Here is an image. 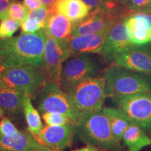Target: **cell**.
I'll list each match as a JSON object with an SVG mask.
<instances>
[{
	"label": "cell",
	"instance_id": "cell-1",
	"mask_svg": "<svg viewBox=\"0 0 151 151\" xmlns=\"http://www.w3.org/2000/svg\"><path fill=\"white\" fill-rule=\"evenodd\" d=\"M47 36L43 29L33 34L0 39V68L30 65L42 67Z\"/></svg>",
	"mask_w": 151,
	"mask_h": 151
},
{
	"label": "cell",
	"instance_id": "cell-2",
	"mask_svg": "<svg viewBox=\"0 0 151 151\" xmlns=\"http://www.w3.org/2000/svg\"><path fill=\"white\" fill-rule=\"evenodd\" d=\"M76 134L86 145L104 151H125L113 134L108 118L101 110L86 115L76 124Z\"/></svg>",
	"mask_w": 151,
	"mask_h": 151
},
{
	"label": "cell",
	"instance_id": "cell-3",
	"mask_svg": "<svg viewBox=\"0 0 151 151\" xmlns=\"http://www.w3.org/2000/svg\"><path fill=\"white\" fill-rule=\"evenodd\" d=\"M107 96H120L151 92L150 74L137 72L111 63L104 71Z\"/></svg>",
	"mask_w": 151,
	"mask_h": 151
},
{
	"label": "cell",
	"instance_id": "cell-4",
	"mask_svg": "<svg viewBox=\"0 0 151 151\" xmlns=\"http://www.w3.org/2000/svg\"><path fill=\"white\" fill-rule=\"evenodd\" d=\"M81 119L103 108L107 97L104 76H92L76 85L67 92Z\"/></svg>",
	"mask_w": 151,
	"mask_h": 151
},
{
	"label": "cell",
	"instance_id": "cell-5",
	"mask_svg": "<svg viewBox=\"0 0 151 151\" xmlns=\"http://www.w3.org/2000/svg\"><path fill=\"white\" fill-rule=\"evenodd\" d=\"M5 87L20 90L31 98H35L48 82L42 67L25 65L6 68L2 70Z\"/></svg>",
	"mask_w": 151,
	"mask_h": 151
},
{
	"label": "cell",
	"instance_id": "cell-6",
	"mask_svg": "<svg viewBox=\"0 0 151 151\" xmlns=\"http://www.w3.org/2000/svg\"><path fill=\"white\" fill-rule=\"evenodd\" d=\"M37 98L38 109L41 113H62L69 117L76 125L80 121V116L75 110L69 94L60 84L52 81L47 82Z\"/></svg>",
	"mask_w": 151,
	"mask_h": 151
},
{
	"label": "cell",
	"instance_id": "cell-7",
	"mask_svg": "<svg viewBox=\"0 0 151 151\" xmlns=\"http://www.w3.org/2000/svg\"><path fill=\"white\" fill-rule=\"evenodd\" d=\"M72 56L66 60L60 77V86L67 92L82 81L97 76L101 68L99 62L90 54Z\"/></svg>",
	"mask_w": 151,
	"mask_h": 151
},
{
	"label": "cell",
	"instance_id": "cell-8",
	"mask_svg": "<svg viewBox=\"0 0 151 151\" xmlns=\"http://www.w3.org/2000/svg\"><path fill=\"white\" fill-rule=\"evenodd\" d=\"M113 99L131 121L149 133L151 126V92L120 96Z\"/></svg>",
	"mask_w": 151,
	"mask_h": 151
},
{
	"label": "cell",
	"instance_id": "cell-9",
	"mask_svg": "<svg viewBox=\"0 0 151 151\" xmlns=\"http://www.w3.org/2000/svg\"><path fill=\"white\" fill-rule=\"evenodd\" d=\"M67 43L58 42L47 36L42 69L48 81L60 84L63 63L71 57Z\"/></svg>",
	"mask_w": 151,
	"mask_h": 151
},
{
	"label": "cell",
	"instance_id": "cell-10",
	"mask_svg": "<svg viewBox=\"0 0 151 151\" xmlns=\"http://www.w3.org/2000/svg\"><path fill=\"white\" fill-rule=\"evenodd\" d=\"M124 19L118 20L107 34L100 54L106 62L113 63L120 55L135 46L131 42L128 36Z\"/></svg>",
	"mask_w": 151,
	"mask_h": 151
},
{
	"label": "cell",
	"instance_id": "cell-11",
	"mask_svg": "<svg viewBox=\"0 0 151 151\" xmlns=\"http://www.w3.org/2000/svg\"><path fill=\"white\" fill-rule=\"evenodd\" d=\"M76 134V125L70 123L64 125H46L36 138L43 146L60 151L69 148Z\"/></svg>",
	"mask_w": 151,
	"mask_h": 151
},
{
	"label": "cell",
	"instance_id": "cell-12",
	"mask_svg": "<svg viewBox=\"0 0 151 151\" xmlns=\"http://www.w3.org/2000/svg\"><path fill=\"white\" fill-rule=\"evenodd\" d=\"M137 72L151 73V43L134 46L118 57L113 62Z\"/></svg>",
	"mask_w": 151,
	"mask_h": 151
},
{
	"label": "cell",
	"instance_id": "cell-13",
	"mask_svg": "<svg viewBox=\"0 0 151 151\" xmlns=\"http://www.w3.org/2000/svg\"><path fill=\"white\" fill-rule=\"evenodd\" d=\"M118 20L120 19L105 11L99 9L92 10L86 18L74 24L71 37L109 31Z\"/></svg>",
	"mask_w": 151,
	"mask_h": 151
},
{
	"label": "cell",
	"instance_id": "cell-14",
	"mask_svg": "<svg viewBox=\"0 0 151 151\" xmlns=\"http://www.w3.org/2000/svg\"><path fill=\"white\" fill-rule=\"evenodd\" d=\"M130 41L135 46L151 43V22L148 14L137 13L124 19Z\"/></svg>",
	"mask_w": 151,
	"mask_h": 151
},
{
	"label": "cell",
	"instance_id": "cell-15",
	"mask_svg": "<svg viewBox=\"0 0 151 151\" xmlns=\"http://www.w3.org/2000/svg\"><path fill=\"white\" fill-rule=\"evenodd\" d=\"M108 32L109 31L71 37L67 43L71 56L81 54L100 55Z\"/></svg>",
	"mask_w": 151,
	"mask_h": 151
},
{
	"label": "cell",
	"instance_id": "cell-16",
	"mask_svg": "<svg viewBox=\"0 0 151 151\" xmlns=\"http://www.w3.org/2000/svg\"><path fill=\"white\" fill-rule=\"evenodd\" d=\"M73 27L74 24L67 17L56 12L51 8V13L43 29L48 37L58 42L67 43L71 38Z\"/></svg>",
	"mask_w": 151,
	"mask_h": 151
},
{
	"label": "cell",
	"instance_id": "cell-17",
	"mask_svg": "<svg viewBox=\"0 0 151 151\" xmlns=\"http://www.w3.org/2000/svg\"><path fill=\"white\" fill-rule=\"evenodd\" d=\"M42 146L28 131H20L11 137L0 134V151H31Z\"/></svg>",
	"mask_w": 151,
	"mask_h": 151
},
{
	"label": "cell",
	"instance_id": "cell-18",
	"mask_svg": "<svg viewBox=\"0 0 151 151\" xmlns=\"http://www.w3.org/2000/svg\"><path fill=\"white\" fill-rule=\"evenodd\" d=\"M25 95L27 94L20 90L3 87L0 90V106L5 113L15 120L23 113V101Z\"/></svg>",
	"mask_w": 151,
	"mask_h": 151
},
{
	"label": "cell",
	"instance_id": "cell-19",
	"mask_svg": "<svg viewBox=\"0 0 151 151\" xmlns=\"http://www.w3.org/2000/svg\"><path fill=\"white\" fill-rule=\"evenodd\" d=\"M53 10L67 17L73 24H76L86 18L91 8L81 0H58Z\"/></svg>",
	"mask_w": 151,
	"mask_h": 151
},
{
	"label": "cell",
	"instance_id": "cell-20",
	"mask_svg": "<svg viewBox=\"0 0 151 151\" xmlns=\"http://www.w3.org/2000/svg\"><path fill=\"white\" fill-rule=\"evenodd\" d=\"M122 142L129 151H141L151 146V137L139 124L132 121L124 132Z\"/></svg>",
	"mask_w": 151,
	"mask_h": 151
},
{
	"label": "cell",
	"instance_id": "cell-21",
	"mask_svg": "<svg viewBox=\"0 0 151 151\" xmlns=\"http://www.w3.org/2000/svg\"><path fill=\"white\" fill-rule=\"evenodd\" d=\"M102 110L108 118L113 136L117 141L122 143V137L131 123V120L119 108L103 107Z\"/></svg>",
	"mask_w": 151,
	"mask_h": 151
},
{
	"label": "cell",
	"instance_id": "cell-22",
	"mask_svg": "<svg viewBox=\"0 0 151 151\" xmlns=\"http://www.w3.org/2000/svg\"><path fill=\"white\" fill-rule=\"evenodd\" d=\"M39 113L34 106L31 97L25 95L23 101V114L27 123V131L35 137L43 127Z\"/></svg>",
	"mask_w": 151,
	"mask_h": 151
},
{
	"label": "cell",
	"instance_id": "cell-23",
	"mask_svg": "<svg viewBox=\"0 0 151 151\" xmlns=\"http://www.w3.org/2000/svg\"><path fill=\"white\" fill-rule=\"evenodd\" d=\"M20 22L12 18H6L0 22V39H9L18 31Z\"/></svg>",
	"mask_w": 151,
	"mask_h": 151
},
{
	"label": "cell",
	"instance_id": "cell-24",
	"mask_svg": "<svg viewBox=\"0 0 151 151\" xmlns=\"http://www.w3.org/2000/svg\"><path fill=\"white\" fill-rule=\"evenodd\" d=\"M42 118L47 125H64L73 123L67 116L60 113L46 112L42 113Z\"/></svg>",
	"mask_w": 151,
	"mask_h": 151
},
{
	"label": "cell",
	"instance_id": "cell-25",
	"mask_svg": "<svg viewBox=\"0 0 151 151\" xmlns=\"http://www.w3.org/2000/svg\"><path fill=\"white\" fill-rule=\"evenodd\" d=\"M8 18H12L21 22L28 17L29 10L20 2H13L8 10Z\"/></svg>",
	"mask_w": 151,
	"mask_h": 151
},
{
	"label": "cell",
	"instance_id": "cell-26",
	"mask_svg": "<svg viewBox=\"0 0 151 151\" xmlns=\"http://www.w3.org/2000/svg\"><path fill=\"white\" fill-rule=\"evenodd\" d=\"M50 13H51V9L47 8V7L42 6L38 9L30 10L29 11V14H28V18L37 20L43 29Z\"/></svg>",
	"mask_w": 151,
	"mask_h": 151
},
{
	"label": "cell",
	"instance_id": "cell-27",
	"mask_svg": "<svg viewBox=\"0 0 151 151\" xmlns=\"http://www.w3.org/2000/svg\"><path fill=\"white\" fill-rule=\"evenodd\" d=\"M20 132L9 117L4 116L0 120V134L1 135L11 137Z\"/></svg>",
	"mask_w": 151,
	"mask_h": 151
},
{
	"label": "cell",
	"instance_id": "cell-28",
	"mask_svg": "<svg viewBox=\"0 0 151 151\" xmlns=\"http://www.w3.org/2000/svg\"><path fill=\"white\" fill-rule=\"evenodd\" d=\"M20 27L22 31L21 34H33L42 29L41 24L37 20L28 17L20 22Z\"/></svg>",
	"mask_w": 151,
	"mask_h": 151
},
{
	"label": "cell",
	"instance_id": "cell-29",
	"mask_svg": "<svg viewBox=\"0 0 151 151\" xmlns=\"http://www.w3.org/2000/svg\"><path fill=\"white\" fill-rule=\"evenodd\" d=\"M150 2V0H128L127 4L134 14L144 12Z\"/></svg>",
	"mask_w": 151,
	"mask_h": 151
},
{
	"label": "cell",
	"instance_id": "cell-30",
	"mask_svg": "<svg viewBox=\"0 0 151 151\" xmlns=\"http://www.w3.org/2000/svg\"><path fill=\"white\" fill-rule=\"evenodd\" d=\"M15 0H0V20L8 18V10Z\"/></svg>",
	"mask_w": 151,
	"mask_h": 151
},
{
	"label": "cell",
	"instance_id": "cell-31",
	"mask_svg": "<svg viewBox=\"0 0 151 151\" xmlns=\"http://www.w3.org/2000/svg\"><path fill=\"white\" fill-rule=\"evenodd\" d=\"M22 4L28 10H33L42 6L41 1L39 0H23Z\"/></svg>",
	"mask_w": 151,
	"mask_h": 151
},
{
	"label": "cell",
	"instance_id": "cell-32",
	"mask_svg": "<svg viewBox=\"0 0 151 151\" xmlns=\"http://www.w3.org/2000/svg\"><path fill=\"white\" fill-rule=\"evenodd\" d=\"M71 151H104L101 149H99L96 147L90 146V145H86V146L82 147V148L74 149V150H72Z\"/></svg>",
	"mask_w": 151,
	"mask_h": 151
},
{
	"label": "cell",
	"instance_id": "cell-33",
	"mask_svg": "<svg viewBox=\"0 0 151 151\" xmlns=\"http://www.w3.org/2000/svg\"><path fill=\"white\" fill-rule=\"evenodd\" d=\"M39 1H41V4H42L43 6H46L47 8L51 9L54 6V5L55 4L58 0H39Z\"/></svg>",
	"mask_w": 151,
	"mask_h": 151
},
{
	"label": "cell",
	"instance_id": "cell-34",
	"mask_svg": "<svg viewBox=\"0 0 151 151\" xmlns=\"http://www.w3.org/2000/svg\"><path fill=\"white\" fill-rule=\"evenodd\" d=\"M31 151H60V150H55V149H53V148H49V147L43 146V145H42V146L39 147V148L34 149V150H31Z\"/></svg>",
	"mask_w": 151,
	"mask_h": 151
},
{
	"label": "cell",
	"instance_id": "cell-35",
	"mask_svg": "<svg viewBox=\"0 0 151 151\" xmlns=\"http://www.w3.org/2000/svg\"><path fill=\"white\" fill-rule=\"evenodd\" d=\"M2 69L0 68V90L4 87V81H3V76H2Z\"/></svg>",
	"mask_w": 151,
	"mask_h": 151
},
{
	"label": "cell",
	"instance_id": "cell-36",
	"mask_svg": "<svg viewBox=\"0 0 151 151\" xmlns=\"http://www.w3.org/2000/svg\"><path fill=\"white\" fill-rule=\"evenodd\" d=\"M144 14H151V0H150V2L148 6L147 7V9L146 10L144 11Z\"/></svg>",
	"mask_w": 151,
	"mask_h": 151
},
{
	"label": "cell",
	"instance_id": "cell-37",
	"mask_svg": "<svg viewBox=\"0 0 151 151\" xmlns=\"http://www.w3.org/2000/svg\"><path fill=\"white\" fill-rule=\"evenodd\" d=\"M4 114H5V111L3 110L1 106H0V118H1L2 117L4 116Z\"/></svg>",
	"mask_w": 151,
	"mask_h": 151
},
{
	"label": "cell",
	"instance_id": "cell-38",
	"mask_svg": "<svg viewBox=\"0 0 151 151\" xmlns=\"http://www.w3.org/2000/svg\"><path fill=\"white\" fill-rule=\"evenodd\" d=\"M120 1H122V2H124V3H126V4H127V2L128 1V0H120Z\"/></svg>",
	"mask_w": 151,
	"mask_h": 151
},
{
	"label": "cell",
	"instance_id": "cell-39",
	"mask_svg": "<svg viewBox=\"0 0 151 151\" xmlns=\"http://www.w3.org/2000/svg\"><path fill=\"white\" fill-rule=\"evenodd\" d=\"M148 134H149V136H150V137H151V126H150V132H149Z\"/></svg>",
	"mask_w": 151,
	"mask_h": 151
}]
</instances>
